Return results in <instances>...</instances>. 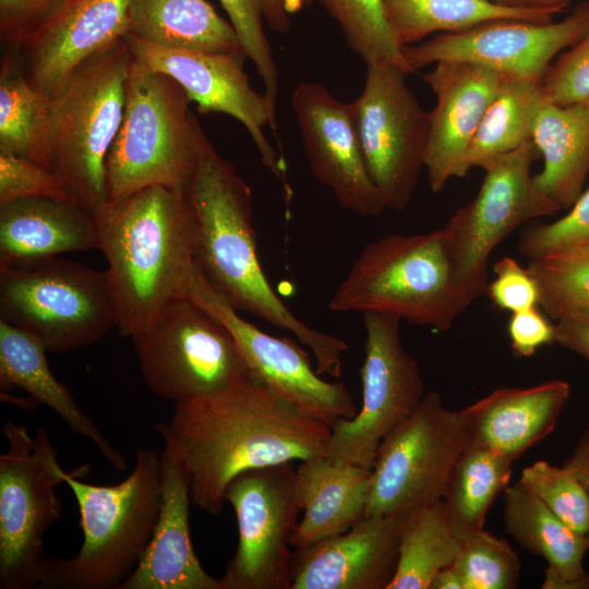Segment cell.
<instances>
[{"label":"cell","mask_w":589,"mask_h":589,"mask_svg":"<svg viewBox=\"0 0 589 589\" xmlns=\"http://www.w3.org/2000/svg\"><path fill=\"white\" fill-rule=\"evenodd\" d=\"M154 429L183 467L192 503L212 515L221 513L226 488L237 474L325 456L332 434L249 374L176 404L170 420Z\"/></svg>","instance_id":"cell-1"},{"label":"cell","mask_w":589,"mask_h":589,"mask_svg":"<svg viewBox=\"0 0 589 589\" xmlns=\"http://www.w3.org/2000/svg\"><path fill=\"white\" fill-rule=\"evenodd\" d=\"M185 193L197 223L196 264L209 286L238 312L292 333L320 375L339 377L348 344L310 327L272 288L257 254L251 188L209 140Z\"/></svg>","instance_id":"cell-2"},{"label":"cell","mask_w":589,"mask_h":589,"mask_svg":"<svg viewBox=\"0 0 589 589\" xmlns=\"http://www.w3.org/2000/svg\"><path fill=\"white\" fill-rule=\"evenodd\" d=\"M127 337L144 330L171 301L185 298L196 269L197 223L183 190L155 185L95 214Z\"/></svg>","instance_id":"cell-3"},{"label":"cell","mask_w":589,"mask_h":589,"mask_svg":"<svg viewBox=\"0 0 589 589\" xmlns=\"http://www.w3.org/2000/svg\"><path fill=\"white\" fill-rule=\"evenodd\" d=\"M163 453L140 447L131 473L115 485L63 478L79 507L83 542L71 558H48L40 589H119L139 567L160 506Z\"/></svg>","instance_id":"cell-4"},{"label":"cell","mask_w":589,"mask_h":589,"mask_svg":"<svg viewBox=\"0 0 589 589\" xmlns=\"http://www.w3.org/2000/svg\"><path fill=\"white\" fill-rule=\"evenodd\" d=\"M131 59L122 38L80 63L49 97L33 157L94 215L107 204L106 158L122 120Z\"/></svg>","instance_id":"cell-5"},{"label":"cell","mask_w":589,"mask_h":589,"mask_svg":"<svg viewBox=\"0 0 589 589\" xmlns=\"http://www.w3.org/2000/svg\"><path fill=\"white\" fill-rule=\"evenodd\" d=\"M184 89L133 57L122 120L106 158L107 204L149 187L185 191L208 137Z\"/></svg>","instance_id":"cell-6"},{"label":"cell","mask_w":589,"mask_h":589,"mask_svg":"<svg viewBox=\"0 0 589 589\" xmlns=\"http://www.w3.org/2000/svg\"><path fill=\"white\" fill-rule=\"evenodd\" d=\"M328 306L335 312H377L440 332L466 310L453 283L443 230L390 233L366 244Z\"/></svg>","instance_id":"cell-7"},{"label":"cell","mask_w":589,"mask_h":589,"mask_svg":"<svg viewBox=\"0 0 589 589\" xmlns=\"http://www.w3.org/2000/svg\"><path fill=\"white\" fill-rule=\"evenodd\" d=\"M0 320L47 351L92 345L117 325L108 273L58 256L0 265Z\"/></svg>","instance_id":"cell-8"},{"label":"cell","mask_w":589,"mask_h":589,"mask_svg":"<svg viewBox=\"0 0 589 589\" xmlns=\"http://www.w3.org/2000/svg\"><path fill=\"white\" fill-rule=\"evenodd\" d=\"M1 431L8 450L0 455V589H34L48 561L44 534L62 514L56 486L64 470L43 426L31 434L8 421Z\"/></svg>","instance_id":"cell-9"},{"label":"cell","mask_w":589,"mask_h":589,"mask_svg":"<svg viewBox=\"0 0 589 589\" xmlns=\"http://www.w3.org/2000/svg\"><path fill=\"white\" fill-rule=\"evenodd\" d=\"M540 156L530 141L493 158L477 195L442 228L453 283L466 309L486 291L494 248L525 223L560 212L534 184L531 166Z\"/></svg>","instance_id":"cell-10"},{"label":"cell","mask_w":589,"mask_h":589,"mask_svg":"<svg viewBox=\"0 0 589 589\" xmlns=\"http://www.w3.org/2000/svg\"><path fill=\"white\" fill-rule=\"evenodd\" d=\"M131 339L148 388L175 404L217 392L249 374L228 327L187 297L167 304Z\"/></svg>","instance_id":"cell-11"},{"label":"cell","mask_w":589,"mask_h":589,"mask_svg":"<svg viewBox=\"0 0 589 589\" xmlns=\"http://www.w3.org/2000/svg\"><path fill=\"white\" fill-rule=\"evenodd\" d=\"M462 414L448 409L436 392L381 442L365 516L405 513L443 498L450 472L467 449Z\"/></svg>","instance_id":"cell-12"},{"label":"cell","mask_w":589,"mask_h":589,"mask_svg":"<svg viewBox=\"0 0 589 589\" xmlns=\"http://www.w3.org/2000/svg\"><path fill=\"white\" fill-rule=\"evenodd\" d=\"M408 73L381 61L366 64L363 89L351 101L369 176L386 208L405 209L424 168L430 112L406 84Z\"/></svg>","instance_id":"cell-13"},{"label":"cell","mask_w":589,"mask_h":589,"mask_svg":"<svg viewBox=\"0 0 589 589\" xmlns=\"http://www.w3.org/2000/svg\"><path fill=\"white\" fill-rule=\"evenodd\" d=\"M225 500L236 512L238 546L221 589H291V539L302 510L292 462L240 472Z\"/></svg>","instance_id":"cell-14"},{"label":"cell","mask_w":589,"mask_h":589,"mask_svg":"<svg viewBox=\"0 0 589 589\" xmlns=\"http://www.w3.org/2000/svg\"><path fill=\"white\" fill-rule=\"evenodd\" d=\"M362 315V405L353 418L332 428L327 456L372 469L381 442L418 408L425 393L419 364L401 341V320L377 312Z\"/></svg>","instance_id":"cell-15"},{"label":"cell","mask_w":589,"mask_h":589,"mask_svg":"<svg viewBox=\"0 0 589 589\" xmlns=\"http://www.w3.org/2000/svg\"><path fill=\"white\" fill-rule=\"evenodd\" d=\"M187 298L220 320L236 338L248 373L299 413L330 429L358 410L342 382H327L312 368L309 354L288 337L263 332L245 321L196 269Z\"/></svg>","instance_id":"cell-16"},{"label":"cell","mask_w":589,"mask_h":589,"mask_svg":"<svg viewBox=\"0 0 589 589\" xmlns=\"http://www.w3.org/2000/svg\"><path fill=\"white\" fill-rule=\"evenodd\" d=\"M124 40L136 59L173 79L201 113L220 112L237 119L250 134L263 165L286 182L287 166L267 140L264 128L276 133V107L255 91L244 70L245 53L206 52L156 46L133 36Z\"/></svg>","instance_id":"cell-17"},{"label":"cell","mask_w":589,"mask_h":589,"mask_svg":"<svg viewBox=\"0 0 589 589\" xmlns=\"http://www.w3.org/2000/svg\"><path fill=\"white\" fill-rule=\"evenodd\" d=\"M589 26V1L558 22L493 20L441 33L401 47L410 72L440 61L477 63L506 75L543 81L552 59L579 40Z\"/></svg>","instance_id":"cell-18"},{"label":"cell","mask_w":589,"mask_h":589,"mask_svg":"<svg viewBox=\"0 0 589 589\" xmlns=\"http://www.w3.org/2000/svg\"><path fill=\"white\" fill-rule=\"evenodd\" d=\"M291 107L316 181L342 208L362 217L381 215L386 207L366 170L351 103L318 83L301 82L291 93Z\"/></svg>","instance_id":"cell-19"},{"label":"cell","mask_w":589,"mask_h":589,"mask_svg":"<svg viewBox=\"0 0 589 589\" xmlns=\"http://www.w3.org/2000/svg\"><path fill=\"white\" fill-rule=\"evenodd\" d=\"M505 74L462 61H440L423 75L436 96L430 111L424 168L433 192L468 171L467 156Z\"/></svg>","instance_id":"cell-20"},{"label":"cell","mask_w":589,"mask_h":589,"mask_svg":"<svg viewBox=\"0 0 589 589\" xmlns=\"http://www.w3.org/2000/svg\"><path fill=\"white\" fill-rule=\"evenodd\" d=\"M132 0H57L19 46L29 82L52 96L84 60L127 35Z\"/></svg>","instance_id":"cell-21"},{"label":"cell","mask_w":589,"mask_h":589,"mask_svg":"<svg viewBox=\"0 0 589 589\" xmlns=\"http://www.w3.org/2000/svg\"><path fill=\"white\" fill-rule=\"evenodd\" d=\"M406 513L364 516L346 532L294 550L291 589H388Z\"/></svg>","instance_id":"cell-22"},{"label":"cell","mask_w":589,"mask_h":589,"mask_svg":"<svg viewBox=\"0 0 589 589\" xmlns=\"http://www.w3.org/2000/svg\"><path fill=\"white\" fill-rule=\"evenodd\" d=\"M569 394V384L562 380L492 392L460 410L467 448L490 450L514 462L552 433Z\"/></svg>","instance_id":"cell-23"},{"label":"cell","mask_w":589,"mask_h":589,"mask_svg":"<svg viewBox=\"0 0 589 589\" xmlns=\"http://www.w3.org/2000/svg\"><path fill=\"white\" fill-rule=\"evenodd\" d=\"M163 462L160 506L152 539L139 567L119 589H221L220 578L203 568L192 546L189 478L166 447Z\"/></svg>","instance_id":"cell-24"},{"label":"cell","mask_w":589,"mask_h":589,"mask_svg":"<svg viewBox=\"0 0 589 589\" xmlns=\"http://www.w3.org/2000/svg\"><path fill=\"white\" fill-rule=\"evenodd\" d=\"M93 213L71 200L22 199L0 206V265L98 250Z\"/></svg>","instance_id":"cell-25"},{"label":"cell","mask_w":589,"mask_h":589,"mask_svg":"<svg viewBox=\"0 0 589 589\" xmlns=\"http://www.w3.org/2000/svg\"><path fill=\"white\" fill-rule=\"evenodd\" d=\"M372 469L330 456L300 461L296 492L303 510L291 539L296 550L349 530L365 516Z\"/></svg>","instance_id":"cell-26"},{"label":"cell","mask_w":589,"mask_h":589,"mask_svg":"<svg viewBox=\"0 0 589 589\" xmlns=\"http://www.w3.org/2000/svg\"><path fill=\"white\" fill-rule=\"evenodd\" d=\"M47 349L29 333L0 320V387L20 388L33 401L46 405L81 437L89 440L119 471L127 469L124 456L100 432L71 392L57 380L46 358Z\"/></svg>","instance_id":"cell-27"},{"label":"cell","mask_w":589,"mask_h":589,"mask_svg":"<svg viewBox=\"0 0 589 589\" xmlns=\"http://www.w3.org/2000/svg\"><path fill=\"white\" fill-rule=\"evenodd\" d=\"M503 519L519 545L548 562L542 589H589V536L567 526L519 482L504 490Z\"/></svg>","instance_id":"cell-28"},{"label":"cell","mask_w":589,"mask_h":589,"mask_svg":"<svg viewBox=\"0 0 589 589\" xmlns=\"http://www.w3.org/2000/svg\"><path fill=\"white\" fill-rule=\"evenodd\" d=\"M532 142L544 161L542 171L533 176L537 189L558 211L569 209L589 173V103L562 106L546 99Z\"/></svg>","instance_id":"cell-29"},{"label":"cell","mask_w":589,"mask_h":589,"mask_svg":"<svg viewBox=\"0 0 589 589\" xmlns=\"http://www.w3.org/2000/svg\"><path fill=\"white\" fill-rule=\"evenodd\" d=\"M127 35L172 49L243 50L232 24L206 0H132Z\"/></svg>","instance_id":"cell-30"},{"label":"cell","mask_w":589,"mask_h":589,"mask_svg":"<svg viewBox=\"0 0 589 589\" xmlns=\"http://www.w3.org/2000/svg\"><path fill=\"white\" fill-rule=\"evenodd\" d=\"M388 27L400 46L435 32L454 33L493 20L552 21L543 11L508 8L492 0H382Z\"/></svg>","instance_id":"cell-31"},{"label":"cell","mask_w":589,"mask_h":589,"mask_svg":"<svg viewBox=\"0 0 589 589\" xmlns=\"http://www.w3.org/2000/svg\"><path fill=\"white\" fill-rule=\"evenodd\" d=\"M461 544L443 498L411 508L401 526L397 569L388 589H430L433 577L454 563Z\"/></svg>","instance_id":"cell-32"},{"label":"cell","mask_w":589,"mask_h":589,"mask_svg":"<svg viewBox=\"0 0 589 589\" xmlns=\"http://www.w3.org/2000/svg\"><path fill=\"white\" fill-rule=\"evenodd\" d=\"M542 82L505 74L471 143L469 170L483 169L496 156L532 141L538 113L548 99Z\"/></svg>","instance_id":"cell-33"},{"label":"cell","mask_w":589,"mask_h":589,"mask_svg":"<svg viewBox=\"0 0 589 589\" xmlns=\"http://www.w3.org/2000/svg\"><path fill=\"white\" fill-rule=\"evenodd\" d=\"M512 464L480 448H467L456 461L443 502L450 525L462 541L483 529L493 501L508 485Z\"/></svg>","instance_id":"cell-34"},{"label":"cell","mask_w":589,"mask_h":589,"mask_svg":"<svg viewBox=\"0 0 589 589\" xmlns=\"http://www.w3.org/2000/svg\"><path fill=\"white\" fill-rule=\"evenodd\" d=\"M48 109L49 96L29 82L16 56L4 55L0 68V151L33 160Z\"/></svg>","instance_id":"cell-35"},{"label":"cell","mask_w":589,"mask_h":589,"mask_svg":"<svg viewBox=\"0 0 589 589\" xmlns=\"http://www.w3.org/2000/svg\"><path fill=\"white\" fill-rule=\"evenodd\" d=\"M365 64L388 61L410 70L386 22L382 0H317Z\"/></svg>","instance_id":"cell-36"},{"label":"cell","mask_w":589,"mask_h":589,"mask_svg":"<svg viewBox=\"0 0 589 589\" xmlns=\"http://www.w3.org/2000/svg\"><path fill=\"white\" fill-rule=\"evenodd\" d=\"M529 273L539 289V304L554 318L589 310V261L549 254L529 259Z\"/></svg>","instance_id":"cell-37"},{"label":"cell","mask_w":589,"mask_h":589,"mask_svg":"<svg viewBox=\"0 0 589 589\" xmlns=\"http://www.w3.org/2000/svg\"><path fill=\"white\" fill-rule=\"evenodd\" d=\"M453 565L464 589H514L520 576V563L509 543L483 529L462 541Z\"/></svg>","instance_id":"cell-38"},{"label":"cell","mask_w":589,"mask_h":589,"mask_svg":"<svg viewBox=\"0 0 589 589\" xmlns=\"http://www.w3.org/2000/svg\"><path fill=\"white\" fill-rule=\"evenodd\" d=\"M518 482L567 526L589 536V494L568 468L538 460L521 470Z\"/></svg>","instance_id":"cell-39"},{"label":"cell","mask_w":589,"mask_h":589,"mask_svg":"<svg viewBox=\"0 0 589 589\" xmlns=\"http://www.w3.org/2000/svg\"><path fill=\"white\" fill-rule=\"evenodd\" d=\"M232 24L241 47L264 84V94L277 107L278 70L264 32V14L260 0H219Z\"/></svg>","instance_id":"cell-40"},{"label":"cell","mask_w":589,"mask_h":589,"mask_svg":"<svg viewBox=\"0 0 589 589\" xmlns=\"http://www.w3.org/2000/svg\"><path fill=\"white\" fill-rule=\"evenodd\" d=\"M29 197L71 200L55 172L29 158L0 151V206Z\"/></svg>","instance_id":"cell-41"},{"label":"cell","mask_w":589,"mask_h":589,"mask_svg":"<svg viewBox=\"0 0 589 589\" xmlns=\"http://www.w3.org/2000/svg\"><path fill=\"white\" fill-rule=\"evenodd\" d=\"M589 238V188L560 219L529 227L520 237L518 251L529 259L561 251Z\"/></svg>","instance_id":"cell-42"},{"label":"cell","mask_w":589,"mask_h":589,"mask_svg":"<svg viewBox=\"0 0 589 589\" xmlns=\"http://www.w3.org/2000/svg\"><path fill=\"white\" fill-rule=\"evenodd\" d=\"M542 87L548 100L556 105L589 103V26L584 36L549 67Z\"/></svg>","instance_id":"cell-43"},{"label":"cell","mask_w":589,"mask_h":589,"mask_svg":"<svg viewBox=\"0 0 589 589\" xmlns=\"http://www.w3.org/2000/svg\"><path fill=\"white\" fill-rule=\"evenodd\" d=\"M493 272L495 277L488 284L485 293L496 306L512 313L536 308L539 289L527 267L504 256L494 263Z\"/></svg>","instance_id":"cell-44"},{"label":"cell","mask_w":589,"mask_h":589,"mask_svg":"<svg viewBox=\"0 0 589 589\" xmlns=\"http://www.w3.org/2000/svg\"><path fill=\"white\" fill-rule=\"evenodd\" d=\"M57 0H0L2 40L19 47Z\"/></svg>","instance_id":"cell-45"},{"label":"cell","mask_w":589,"mask_h":589,"mask_svg":"<svg viewBox=\"0 0 589 589\" xmlns=\"http://www.w3.org/2000/svg\"><path fill=\"white\" fill-rule=\"evenodd\" d=\"M507 332L512 349L518 357H531L538 348L554 342V325L536 308L512 313Z\"/></svg>","instance_id":"cell-46"},{"label":"cell","mask_w":589,"mask_h":589,"mask_svg":"<svg viewBox=\"0 0 589 589\" xmlns=\"http://www.w3.org/2000/svg\"><path fill=\"white\" fill-rule=\"evenodd\" d=\"M556 322L554 342L589 360V310L567 313Z\"/></svg>","instance_id":"cell-47"},{"label":"cell","mask_w":589,"mask_h":589,"mask_svg":"<svg viewBox=\"0 0 589 589\" xmlns=\"http://www.w3.org/2000/svg\"><path fill=\"white\" fill-rule=\"evenodd\" d=\"M264 20L277 33L285 34L291 25L294 14L304 10L314 0H260Z\"/></svg>","instance_id":"cell-48"},{"label":"cell","mask_w":589,"mask_h":589,"mask_svg":"<svg viewBox=\"0 0 589 589\" xmlns=\"http://www.w3.org/2000/svg\"><path fill=\"white\" fill-rule=\"evenodd\" d=\"M563 466L576 474L589 494V425Z\"/></svg>","instance_id":"cell-49"},{"label":"cell","mask_w":589,"mask_h":589,"mask_svg":"<svg viewBox=\"0 0 589 589\" xmlns=\"http://www.w3.org/2000/svg\"><path fill=\"white\" fill-rule=\"evenodd\" d=\"M508 8L543 11L552 15L562 11L572 0H492Z\"/></svg>","instance_id":"cell-50"},{"label":"cell","mask_w":589,"mask_h":589,"mask_svg":"<svg viewBox=\"0 0 589 589\" xmlns=\"http://www.w3.org/2000/svg\"><path fill=\"white\" fill-rule=\"evenodd\" d=\"M430 589H464V584L459 573L450 564L433 577Z\"/></svg>","instance_id":"cell-51"},{"label":"cell","mask_w":589,"mask_h":589,"mask_svg":"<svg viewBox=\"0 0 589 589\" xmlns=\"http://www.w3.org/2000/svg\"><path fill=\"white\" fill-rule=\"evenodd\" d=\"M551 254H561L567 257L589 261V238Z\"/></svg>","instance_id":"cell-52"}]
</instances>
